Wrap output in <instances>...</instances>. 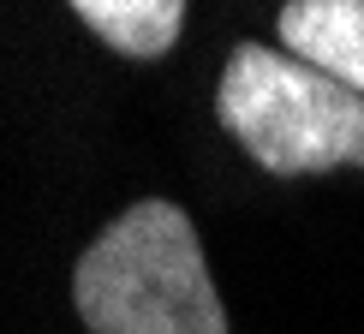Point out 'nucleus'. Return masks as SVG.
I'll return each mask as SVG.
<instances>
[{
  "label": "nucleus",
  "mask_w": 364,
  "mask_h": 334,
  "mask_svg": "<svg viewBox=\"0 0 364 334\" xmlns=\"http://www.w3.org/2000/svg\"><path fill=\"white\" fill-rule=\"evenodd\" d=\"M72 305L90 334H227L191 215L161 197L132 203L78 257Z\"/></svg>",
  "instance_id": "nucleus-1"
},
{
  "label": "nucleus",
  "mask_w": 364,
  "mask_h": 334,
  "mask_svg": "<svg viewBox=\"0 0 364 334\" xmlns=\"http://www.w3.org/2000/svg\"><path fill=\"white\" fill-rule=\"evenodd\" d=\"M215 119L257 167L281 179L364 167V96L311 72L287 48L275 54L263 42H239L221 66Z\"/></svg>",
  "instance_id": "nucleus-2"
},
{
  "label": "nucleus",
  "mask_w": 364,
  "mask_h": 334,
  "mask_svg": "<svg viewBox=\"0 0 364 334\" xmlns=\"http://www.w3.org/2000/svg\"><path fill=\"white\" fill-rule=\"evenodd\" d=\"M275 24L293 60L364 96V0H287Z\"/></svg>",
  "instance_id": "nucleus-3"
},
{
  "label": "nucleus",
  "mask_w": 364,
  "mask_h": 334,
  "mask_svg": "<svg viewBox=\"0 0 364 334\" xmlns=\"http://www.w3.org/2000/svg\"><path fill=\"white\" fill-rule=\"evenodd\" d=\"M72 12L126 60H161L179 42V24H186L179 0H78Z\"/></svg>",
  "instance_id": "nucleus-4"
}]
</instances>
